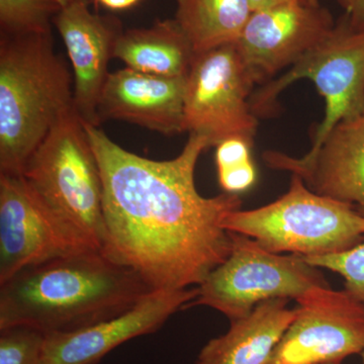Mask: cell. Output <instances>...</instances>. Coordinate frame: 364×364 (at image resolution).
<instances>
[{"label":"cell","mask_w":364,"mask_h":364,"mask_svg":"<svg viewBox=\"0 0 364 364\" xmlns=\"http://www.w3.org/2000/svg\"><path fill=\"white\" fill-rule=\"evenodd\" d=\"M256 85L236 44L196 55L186 77L182 131L205 136L210 147L234 136L253 145L259 119L250 105Z\"/></svg>","instance_id":"8"},{"label":"cell","mask_w":364,"mask_h":364,"mask_svg":"<svg viewBox=\"0 0 364 364\" xmlns=\"http://www.w3.org/2000/svg\"><path fill=\"white\" fill-rule=\"evenodd\" d=\"M54 23L65 44L74 77V109L85 124L100 127L98 104L122 31L117 18L92 14L88 0L62 7Z\"/></svg>","instance_id":"14"},{"label":"cell","mask_w":364,"mask_h":364,"mask_svg":"<svg viewBox=\"0 0 364 364\" xmlns=\"http://www.w3.org/2000/svg\"><path fill=\"white\" fill-rule=\"evenodd\" d=\"M186 77L121 69L109 73L98 104L100 124L127 122L163 135L183 133Z\"/></svg>","instance_id":"15"},{"label":"cell","mask_w":364,"mask_h":364,"mask_svg":"<svg viewBox=\"0 0 364 364\" xmlns=\"http://www.w3.org/2000/svg\"><path fill=\"white\" fill-rule=\"evenodd\" d=\"M250 4L253 11H256L270 9V7L284 6V4H313V2L312 0H250ZM313 6H316V4H313Z\"/></svg>","instance_id":"25"},{"label":"cell","mask_w":364,"mask_h":364,"mask_svg":"<svg viewBox=\"0 0 364 364\" xmlns=\"http://www.w3.org/2000/svg\"><path fill=\"white\" fill-rule=\"evenodd\" d=\"M334 26L331 13L320 4L270 7L253 11L236 46L263 85L320 44Z\"/></svg>","instance_id":"10"},{"label":"cell","mask_w":364,"mask_h":364,"mask_svg":"<svg viewBox=\"0 0 364 364\" xmlns=\"http://www.w3.org/2000/svg\"><path fill=\"white\" fill-rule=\"evenodd\" d=\"M301 79L312 81L325 100L324 119L312 136L310 150H315L340 122L364 114V31L352 28L342 16L331 33L286 73L254 91V114L258 119L274 116L279 109L277 98Z\"/></svg>","instance_id":"6"},{"label":"cell","mask_w":364,"mask_h":364,"mask_svg":"<svg viewBox=\"0 0 364 364\" xmlns=\"http://www.w3.org/2000/svg\"><path fill=\"white\" fill-rule=\"evenodd\" d=\"M361 355V359H363V364H364V351L363 352V353L360 354Z\"/></svg>","instance_id":"28"},{"label":"cell","mask_w":364,"mask_h":364,"mask_svg":"<svg viewBox=\"0 0 364 364\" xmlns=\"http://www.w3.org/2000/svg\"><path fill=\"white\" fill-rule=\"evenodd\" d=\"M228 232L245 235L272 253L303 257L344 252L364 242V215L350 203L318 195L299 176L279 200L223 220Z\"/></svg>","instance_id":"5"},{"label":"cell","mask_w":364,"mask_h":364,"mask_svg":"<svg viewBox=\"0 0 364 364\" xmlns=\"http://www.w3.org/2000/svg\"><path fill=\"white\" fill-rule=\"evenodd\" d=\"M287 304V299H268L246 317L231 321L227 333L203 347L196 364H267L296 318V309Z\"/></svg>","instance_id":"16"},{"label":"cell","mask_w":364,"mask_h":364,"mask_svg":"<svg viewBox=\"0 0 364 364\" xmlns=\"http://www.w3.org/2000/svg\"><path fill=\"white\" fill-rule=\"evenodd\" d=\"M252 144L242 138L226 139L215 147V162L218 171L235 168L252 161L251 148Z\"/></svg>","instance_id":"22"},{"label":"cell","mask_w":364,"mask_h":364,"mask_svg":"<svg viewBox=\"0 0 364 364\" xmlns=\"http://www.w3.org/2000/svg\"><path fill=\"white\" fill-rule=\"evenodd\" d=\"M198 289L152 291L117 317L77 331L46 334L41 364H97L129 340L155 333L173 314L188 308Z\"/></svg>","instance_id":"12"},{"label":"cell","mask_w":364,"mask_h":364,"mask_svg":"<svg viewBox=\"0 0 364 364\" xmlns=\"http://www.w3.org/2000/svg\"><path fill=\"white\" fill-rule=\"evenodd\" d=\"M320 0H312L313 4L318 6ZM345 9L346 16L352 28L364 31V0H337Z\"/></svg>","instance_id":"24"},{"label":"cell","mask_w":364,"mask_h":364,"mask_svg":"<svg viewBox=\"0 0 364 364\" xmlns=\"http://www.w3.org/2000/svg\"><path fill=\"white\" fill-rule=\"evenodd\" d=\"M320 364H341L338 363H320Z\"/></svg>","instance_id":"29"},{"label":"cell","mask_w":364,"mask_h":364,"mask_svg":"<svg viewBox=\"0 0 364 364\" xmlns=\"http://www.w3.org/2000/svg\"><path fill=\"white\" fill-rule=\"evenodd\" d=\"M305 260L313 267L341 275L344 291L364 306V242L344 252L306 257Z\"/></svg>","instance_id":"21"},{"label":"cell","mask_w":364,"mask_h":364,"mask_svg":"<svg viewBox=\"0 0 364 364\" xmlns=\"http://www.w3.org/2000/svg\"><path fill=\"white\" fill-rule=\"evenodd\" d=\"M61 9L57 0H0V35L52 33L51 23Z\"/></svg>","instance_id":"19"},{"label":"cell","mask_w":364,"mask_h":364,"mask_svg":"<svg viewBox=\"0 0 364 364\" xmlns=\"http://www.w3.org/2000/svg\"><path fill=\"white\" fill-rule=\"evenodd\" d=\"M97 1L112 11H124L135 6L141 0H97Z\"/></svg>","instance_id":"26"},{"label":"cell","mask_w":364,"mask_h":364,"mask_svg":"<svg viewBox=\"0 0 364 364\" xmlns=\"http://www.w3.org/2000/svg\"><path fill=\"white\" fill-rule=\"evenodd\" d=\"M196 56L176 20L122 33L114 53L128 68L163 77H188Z\"/></svg>","instance_id":"17"},{"label":"cell","mask_w":364,"mask_h":364,"mask_svg":"<svg viewBox=\"0 0 364 364\" xmlns=\"http://www.w3.org/2000/svg\"><path fill=\"white\" fill-rule=\"evenodd\" d=\"M74 112V77L52 33L0 35V174L21 176L53 128Z\"/></svg>","instance_id":"3"},{"label":"cell","mask_w":364,"mask_h":364,"mask_svg":"<svg viewBox=\"0 0 364 364\" xmlns=\"http://www.w3.org/2000/svg\"><path fill=\"white\" fill-rule=\"evenodd\" d=\"M46 213L21 176L0 174V284L45 261L87 252Z\"/></svg>","instance_id":"11"},{"label":"cell","mask_w":364,"mask_h":364,"mask_svg":"<svg viewBox=\"0 0 364 364\" xmlns=\"http://www.w3.org/2000/svg\"><path fill=\"white\" fill-rule=\"evenodd\" d=\"M218 176L224 193L239 195L255 183L256 168L253 161H250L235 168L218 171Z\"/></svg>","instance_id":"23"},{"label":"cell","mask_w":364,"mask_h":364,"mask_svg":"<svg viewBox=\"0 0 364 364\" xmlns=\"http://www.w3.org/2000/svg\"><path fill=\"white\" fill-rule=\"evenodd\" d=\"M229 233V257L196 287L198 296L188 308L210 306L231 322L246 317L268 299L296 301L314 287H331L321 270L303 256L269 252L250 237Z\"/></svg>","instance_id":"7"},{"label":"cell","mask_w":364,"mask_h":364,"mask_svg":"<svg viewBox=\"0 0 364 364\" xmlns=\"http://www.w3.org/2000/svg\"><path fill=\"white\" fill-rule=\"evenodd\" d=\"M26 188L46 213L82 247L102 251V179L85 123L72 112L26 163Z\"/></svg>","instance_id":"4"},{"label":"cell","mask_w":364,"mask_h":364,"mask_svg":"<svg viewBox=\"0 0 364 364\" xmlns=\"http://www.w3.org/2000/svg\"><path fill=\"white\" fill-rule=\"evenodd\" d=\"M46 334L28 326L0 329V364H41Z\"/></svg>","instance_id":"20"},{"label":"cell","mask_w":364,"mask_h":364,"mask_svg":"<svg viewBox=\"0 0 364 364\" xmlns=\"http://www.w3.org/2000/svg\"><path fill=\"white\" fill-rule=\"evenodd\" d=\"M176 23L196 54L236 44L253 13L250 0H176Z\"/></svg>","instance_id":"18"},{"label":"cell","mask_w":364,"mask_h":364,"mask_svg":"<svg viewBox=\"0 0 364 364\" xmlns=\"http://www.w3.org/2000/svg\"><path fill=\"white\" fill-rule=\"evenodd\" d=\"M85 127L102 179V252L154 291L202 284L229 257L223 220L242 207L239 195L205 198L196 191V166L210 141L189 134L178 156L156 161L124 150L100 127Z\"/></svg>","instance_id":"1"},{"label":"cell","mask_w":364,"mask_h":364,"mask_svg":"<svg viewBox=\"0 0 364 364\" xmlns=\"http://www.w3.org/2000/svg\"><path fill=\"white\" fill-rule=\"evenodd\" d=\"M60 4H61L62 7H65L70 6V4H74L76 1H80V0H57Z\"/></svg>","instance_id":"27"},{"label":"cell","mask_w":364,"mask_h":364,"mask_svg":"<svg viewBox=\"0 0 364 364\" xmlns=\"http://www.w3.org/2000/svg\"><path fill=\"white\" fill-rule=\"evenodd\" d=\"M262 158L269 168L296 174L314 193L350 203L364 215V114L340 122L304 156L269 150Z\"/></svg>","instance_id":"13"},{"label":"cell","mask_w":364,"mask_h":364,"mask_svg":"<svg viewBox=\"0 0 364 364\" xmlns=\"http://www.w3.org/2000/svg\"><path fill=\"white\" fill-rule=\"evenodd\" d=\"M152 291L138 273L102 251L61 256L0 284V329L77 331L126 313Z\"/></svg>","instance_id":"2"},{"label":"cell","mask_w":364,"mask_h":364,"mask_svg":"<svg viewBox=\"0 0 364 364\" xmlns=\"http://www.w3.org/2000/svg\"><path fill=\"white\" fill-rule=\"evenodd\" d=\"M296 318L267 364L341 363L364 351V306L346 291L316 287L296 299Z\"/></svg>","instance_id":"9"}]
</instances>
